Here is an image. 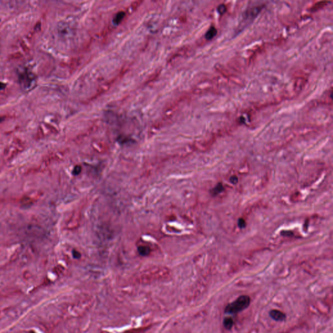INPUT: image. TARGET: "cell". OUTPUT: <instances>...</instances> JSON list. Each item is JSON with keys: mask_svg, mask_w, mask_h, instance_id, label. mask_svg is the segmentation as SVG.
Wrapping results in <instances>:
<instances>
[{"mask_svg": "<svg viewBox=\"0 0 333 333\" xmlns=\"http://www.w3.org/2000/svg\"><path fill=\"white\" fill-rule=\"evenodd\" d=\"M171 275L170 270L164 266H154L144 269L134 277V282L139 284H149L164 281Z\"/></svg>", "mask_w": 333, "mask_h": 333, "instance_id": "obj_1", "label": "cell"}, {"mask_svg": "<svg viewBox=\"0 0 333 333\" xmlns=\"http://www.w3.org/2000/svg\"><path fill=\"white\" fill-rule=\"evenodd\" d=\"M251 299L247 296H242L239 297L233 303L228 304L226 308L225 312L229 314H236L243 311L250 305Z\"/></svg>", "mask_w": 333, "mask_h": 333, "instance_id": "obj_2", "label": "cell"}, {"mask_svg": "<svg viewBox=\"0 0 333 333\" xmlns=\"http://www.w3.org/2000/svg\"><path fill=\"white\" fill-rule=\"evenodd\" d=\"M19 82L20 87L23 90L28 91L33 89L37 84V78L34 74L28 70L19 74Z\"/></svg>", "mask_w": 333, "mask_h": 333, "instance_id": "obj_3", "label": "cell"}, {"mask_svg": "<svg viewBox=\"0 0 333 333\" xmlns=\"http://www.w3.org/2000/svg\"><path fill=\"white\" fill-rule=\"evenodd\" d=\"M269 316L272 319L277 321H282L286 319V315L278 310H272L269 312Z\"/></svg>", "mask_w": 333, "mask_h": 333, "instance_id": "obj_4", "label": "cell"}, {"mask_svg": "<svg viewBox=\"0 0 333 333\" xmlns=\"http://www.w3.org/2000/svg\"><path fill=\"white\" fill-rule=\"evenodd\" d=\"M217 33H218V32H217V29H215V27H211L208 30V32H206L205 35V37L208 40H211L216 35Z\"/></svg>", "mask_w": 333, "mask_h": 333, "instance_id": "obj_5", "label": "cell"}, {"mask_svg": "<svg viewBox=\"0 0 333 333\" xmlns=\"http://www.w3.org/2000/svg\"><path fill=\"white\" fill-rule=\"evenodd\" d=\"M234 325V320L232 319L231 317H227L223 321V325L227 329H231V328L233 327Z\"/></svg>", "mask_w": 333, "mask_h": 333, "instance_id": "obj_6", "label": "cell"}, {"mask_svg": "<svg viewBox=\"0 0 333 333\" xmlns=\"http://www.w3.org/2000/svg\"><path fill=\"white\" fill-rule=\"evenodd\" d=\"M125 13L121 11V12H119L116 16L115 17L114 19H113V23L115 24H119V23L121 22V20L123 19V18L125 17Z\"/></svg>", "mask_w": 333, "mask_h": 333, "instance_id": "obj_7", "label": "cell"}, {"mask_svg": "<svg viewBox=\"0 0 333 333\" xmlns=\"http://www.w3.org/2000/svg\"><path fill=\"white\" fill-rule=\"evenodd\" d=\"M138 251L139 252V253H140L141 255H143V256H146V255H148L150 252V250L148 248V247H146V246H141L139 247L138 248Z\"/></svg>", "mask_w": 333, "mask_h": 333, "instance_id": "obj_8", "label": "cell"}, {"mask_svg": "<svg viewBox=\"0 0 333 333\" xmlns=\"http://www.w3.org/2000/svg\"><path fill=\"white\" fill-rule=\"evenodd\" d=\"M218 11L219 12V13L220 14H223L224 12H226L227 11V8H226V6L222 4V5H220L218 7Z\"/></svg>", "mask_w": 333, "mask_h": 333, "instance_id": "obj_9", "label": "cell"}, {"mask_svg": "<svg viewBox=\"0 0 333 333\" xmlns=\"http://www.w3.org/2000/svg\"><path fill=\"white\" fill-rule=\"evenodd\" d=\"M6 86V85L4 84L3 83H0V89H3V88H5Z\"/></svg>", "mask_w": 333, "mask_h": 333, "instance_id": "obj_10", "label": "cell"}, {"mask_svg": "<svg viewBox=\"0 0 333 333\" xmlns=\"http://www.w3.org/2000/svg\"><path fill=\"white\" fill-rule=\"evenodd\" d=\"M30 333H35V332H33V331H32V332H31Z\"/></svg>", "mask_w": 333, "mask_h": 333, "instance_id": "obj_11", "label": "cell"}]
</instances>
